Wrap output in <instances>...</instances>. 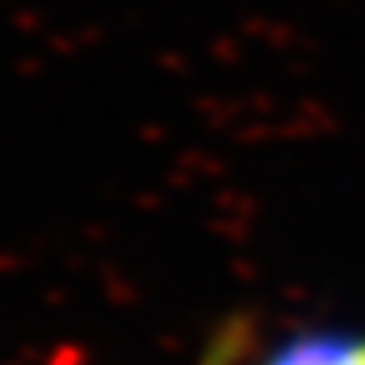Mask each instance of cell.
<instances>
[{
  "mask_svg": "<svg viewBox=\"0 0 365 365\" xmlns=\"http://www.w3.org/2000/svg\"><path fill=\"white\" fill-rule=\"evenodd\" d=\"M264 365H365V336L358 331H313L284 343Z\"/></svg>",
  "mask_w": 365,
  "mask_h": 365,
  "instance_id": "obj_1",
  "label": "cell"
},
{
  "mask_svg": "<svg viewBox=\"0 0 365 365\" xmlns=\"http://www.w3.org/2000/svg\"><path fill=\"white\" fill-rule=\"evenodd\" d=\"M231 354H235V351H231L227 343H217V346H212V354H209V361H205V365H224Z\"/></svg>",
  "mask_w": 365,
  "mask_h": 365,
  "instance_id": "obj_2",
  "label": "cell"
}]
</instances>
